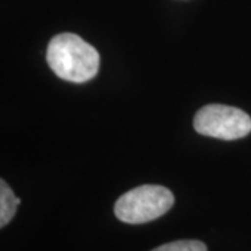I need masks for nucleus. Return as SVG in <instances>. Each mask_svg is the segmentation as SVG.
<instances>
[{"mask_svg":"<svg viewBox=\"0 0 251 251\" xmlns=\"http://www.w3.org/2000/svg\"><path fill=\"white\" fill-rule=\"evenodd\" d=\"M46 60L59 78L70 82H87L99 70L98 50L81 36L70 32L52 38L48 46Z\"/></svg>","mask_w":251,"mask_h":251,"instance_id":"f257e3e1","label":"nucleus"},{"mask_svg":"<svg viewBox=\"0 0 251 251\" xmlns=\"http://www.w3.org/2000/svg\"><path fill=\"white\" fill-rule=\"evenodd\" d=\"M175 204L169 188L144 184L125 193L115 204V215L130 225L147 224L165 215Z\"/></svg>","mask_w":251,"mask_h":251,"instance_id":"f03ea898","label":"nucleus"},{"mask_svg":"<svg viewBox=\"0 0 251 251\" xmlns=\"http://www.w3.org/2000/svg\"><path fill=\"white\" fill-rule=\"evenodd\" d=\"M194 128L200 134L219 140H239L251 131V117L239 108L206 105L196 113Z\"/></svg>","mask_w":251,"mask_h":251,"instance_id":"7ed1b4c3","label":"nucleus"},{"mask_svg":"<svg viewBox=\"0 0 251 251\" xmlns=\"http://www.w3.org/2000/svg\"><path fill=\"white\" fill-rule=\"evenodd\" d=\"M20 198L14 196L13 190L4 181L0 180V226L4 227L16 215Z\"/></svg>","mask_w":251,"mask_h":251,"instance_id":"20e7f679","label":"nucleus"},{"mask_svg":"<svg viewBox=\"0 0 251 251\" xmlns=\"http://www.w3.org/2000/svg\"><path fill=\"white\" fill-rule=\"evenodd\" d=\"M152 251H208L206 246L198 240H177L159 246Z\"/></svg>","mask_w":251,"mask_h":251,"instance_id":"39448f33","label":"nucleus"}]
</instances>
